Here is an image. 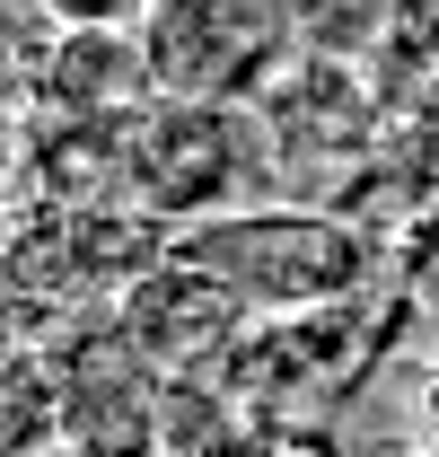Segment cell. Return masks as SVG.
I'll use <instances>...</instances> for the list:
<instances>
[{
    "mask_svg": "<svg viewBox=\"0 0 439 457\" xmlns=\"http://www.w3.org/2000/svg\"><path fill=\"white\" fill-rule=\"evenodd\" d=\"M176 264L220 282L237 308H273V317H317V308H352L360 290V228L308 212V203H264V212H220L176 237Z\"/></svg>",
    "mask_w": 439,
    "mask_h": 457,
    "instance_id": "6da1fadb",
    "label": "cell"
},
{
    "mask_svg": "<svg viewBox=\"0 0 439 457\" xmlns=\"http://www.w3.org/2000/svg\"><path fill=\"white\" fill-rule=\"evenodd\" d=\"M264 54H273L264 0H150V71L185 88V106L220 97V62H228V88H246Z\"/></svg>",
    "mask_w": 439,
    "mask_h": 457,
    "instance_id": "7a4b0ae2",
    "label": "cell"
},
{
    "mask_svg": "<svg viewBox=\"0 0 439 457\" xmlns=\"http://www.w3.org/2000/svg\"><path fill=\"white\" fill-rule=\"evenodd\" d=\"M237 457H343V449H334L326 422H299V431H290V422H255V431L237 440Z\"/></svg>",
    "mask_w": 439,
    "mask_h": 457,
    "instance_id": "3957f363",
    "label": "cell"
},
{
    "mask_svg": "<svg viewBox=\"0 0 439 457\" xmlns=\"http://www.w3.org/2000/svg\"><path fill=\"white\" fill-rule=\"evenodd\" d=\"M36 9L70 36H114L123 18H150V0H36Z\"/></svg>",
    "mask_w": 439,
    "mask_h": 457,
    "instance_id": "277c9868",
    "label": "cell"
}]
</instances>
